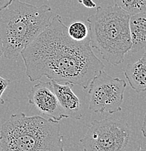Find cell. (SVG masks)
<instances>
[{
  "instance_id": "6da1fadb",
  "label": "cell",
  "mask_w": 146,
  "mask_h": 151,
  "mask_svg": "<svg viewBox=\"0 0 146 151\" xmlns=\"http://www.w3.org/2000/svg\"><path fill=\"white\" fill-rule=\"evenodd\" d=\"M58 15L52 18L46 29L20 52L30 81L43 76L58 83H70L84 89L105 68L94 54L89 37L75 41Z\"/></svg>"
},
{
  "instance_id": "7a4b0ae2",
  "label": "cell",
  "mask_w": 146,
  "mask_h": 151,
  "mask_svg": "<svg viewBox=\"0 0 146 151\" xmlns=\"http://www.w3.org/2000/svg\"><path fill=\"white\" fill-rule=\"evenodd\" d=\"M0 12V38L4 56L7 59L20 55L46 29L53 15L47 4L37 7L20 0H13Z\"/></svg>"
},
{
  "instance_id": "3957f363",
  "label": "cell",
  "mask_w": 146,
  "mask_h": 151,
  "mask_svg": "<svg viewBox=\"0 0 146 151\" xmlns=\"http://www.w3.org/2000/svg\"><path fill=\"white\" fill-rule=\"evenodd\" d=\"M59 122L25 113L12 114L0 130L3 151H63Z\"/></svg>"
},
{
  "instance_id": "277c9868",
  "label": "cell",
  "mask_w": 146,
  "mask_h": 151,
  "mask_svg": "<svg viewBox=\"0 0 146 151\" xmlns=\"http://www.w3.org/2000/svg\"><path fill=\"white\" fill-rule=\"evenodd\" d=\"M130 16L114 5L98 6L96 12L87 18L91 47L113 65L122 63L126 53L131 50Z\"/></svg>"
},
{
  "instance_id": "5b68a950",
  "label": "cell",
  "mask_w": 146,
  "mask_h": 151,
  "mask_svg": "<svg viewBox=\"0 0 146 151\" xmlns=\"http://www.w3.org/2000/svg\"><path fill=\"white\" fill-rule=\"evenodd\" d=\"M129 139L128 124L121 119L108 118L91 122L80 143L86 151H122L127 150Z\"/></svg>"
},
{
  "instance_id": "8992f818",
  "label": "cell",
  "mask_w": 146,
  "mask_h": 151,
  "mask_svg": "<svg viewBox=\"0 0 146 151\" xmlns=\"http://www.w3.org/2000/svg\"><path fill=\"white\" fill-rule=\"evenodd\" d=\"M126 86L124 79L100 70L89 84V109L95 113L109 114L122 111Z\"/></svg>"
},
{
  "instance_id": "52a82bcc",
  "label": "cell",
  "mask_w": 146,
  "mask_h": 151,
  "mask_svg": "<svg viewBox=\"0 0 146 151\" xmlns=\"http://www.w3.org/2000/svg\"><path fill=\"white\" fill-rule=\"evenodd\" d=\"M28 102L39 112L55 122L68 118L60 105L51 81H39L34 85L28 94Z\"/></svg>"
},
{
  "instance_id": "ba28073f",
  "label": "cell",
  "mask_w": 146,
  "mask_h": 151,
  "mask_svg": "<svg viewBox=\"0 0 146 151\" xmlns=\"http://www.w3.org/2000/svg\"><path fill=\"white\" fill-rule=\"evenodd\" d=\"M58 97L60 105L68 118L79 120L82 118L81 105L79 98L72 91L73 84L70 83L60 84L54 80H50Z\"/></svg>"
},
{
  "instance_id": "9c48e42d",
  "label": "cell",
  "mask_w": 146,
  "mask_h": 151,
  "mask_svg": "<svg viewBox=\"0 0 146 151\" xmlns=\"http://www.w3.org/2000/svg\"><path fill=\"white\" fill-rule=\"evenodd\" d=\"M129 84L137 93L146 91V52L134 63H129L124 70Z\"/></svg>"
},
{
  "instance_id": "30bf717a",
  "label": "cell",
  "mask_w": 146,
  "mask_h": 151,
  "mask_svg": "<svg viewBox=\"0 0 146 151\" xmlns=\"http://www.w3.org/2000/svg\"><path fill=\"white\" fill-rule=\"evenodd\" d=\"M129 31L132 40L130 51L137 52L146 47V12L130 16Z\"/></svg>"
},
{
  "instance_id": "8fae6325",
  "label": "cell",
  "mask_w": 146,
  "mask_h": 151,
  "mask_svg": "<svg viewBox=\"0 0 146 151\" xmlns=\"http://www.w3.org/2000/svg\"><path fill=\"white\" fill-rule=\"evenodd\" d=\"M114 5L126 11L130 15L146 12V0H114Z\"/></svg>"
},
{
  "instance_id": "7c38bea8",
  "label": "cell",
  "mask_w": 146,
  "mask_h": 151,
  "mask_svg": "<svg viewBox=\"0 0 146 151\" xmlns=\"http://www.w3.org/2000/svg\"><path fill=\"white\" fill-rule=\"evenodd\" d=\"M69 37L75 41H83L89 37L88 26L81 20L73 21L67 28Z\"/></svg>"
},
{
  "instance_id": "4fadbf2b",
  "label": "cell",
  "mask_w": 146,
  "mask_h": 151,
  "mask_svg": "<svg viewBox=\"0 0 146 151\" xmlns=\"http://www.w3.org/2000/svg\"><path fill=\"white\" fill-rule=\"evenodd\" d=\"M10 80L8 78H4L0 76V105H3L4 103V99L2 98V94L5 89L8 87L10 84Z\"/></svg>"
},
{
  "instance_id": "5bb4252c",
  "label": "cell",
  "mask_w": 146,
  "mask_h": 151,
  "mask_svg": "<svg viewBox=\"0 0 146 151\" xmlns=\"http://www.w3.org/2000/svg\"><path fill=\"white\" fill-rule=\"evenodd\" d=\"M78 2L84 5L87 8H94L97 7V4L92 0H78Z\"/></svg>"
},
{
  "instance_id": "9a60e30c",
  "label": "cell",
  "mask_w": 146,
  "mask_h": 151,
  "mask_svg": "<svg viewBox=\"0 0 146 151\" xmlns=\"http://www.w3.org/2000/svg\"><path fill=\"white\" fill-rule=\"evenodd\" d=\"M13 0H0V11L8 7Z\"/></svg>"
},
{
  "instance_id": "2e32d148",
  "label": "cell",
  "mask_w": 146,
  "mask_h": 151,
  "mask_svg": "<svg viewBox=\"0 0 146 151\" xmlns=\"http://www.w3.org/2000/svg\"><path fill=\"white\" fill-rule=\"evenodd\" d=\"M141 132H142V135H143L144 137L146 139V113L145 116H144L143 119V124H142V129H141Z\"/></svg>"
},
{
  "instance_id": "e0dca14e",
  "label": "cell",
  "mask_w": 146,
  "mask_h": 151,
  "mask_svg": "<svg viewBox=\"0 0 146 151\" xmlns=\"http://www.w3.org/2000/svg\"><path fill=\"white\" fill-rule=\"evenodd\" d=\"M4 55V50H3V45H2V42H1V39L0 38V60H1V57Z\"/></svg>"
}]
</instances>
